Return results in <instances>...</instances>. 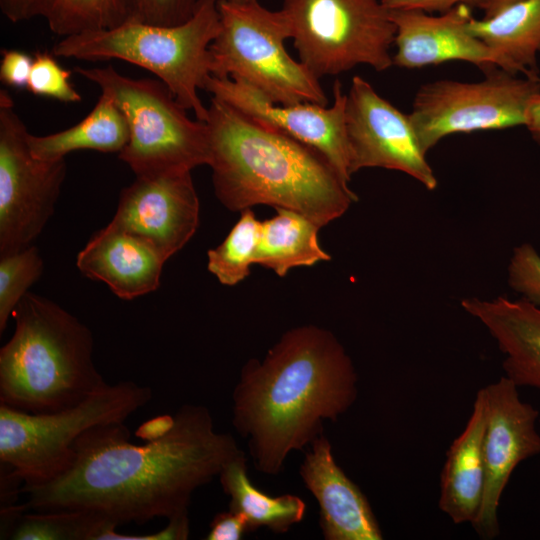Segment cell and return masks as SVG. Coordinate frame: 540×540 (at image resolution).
Masks as SVG:
<instances>
[{
    "label": "cell",
    "mask_w": 540,
    "mask_h": 540,
    "mask_svg": "<svg viewBox=\"0 0 540 540\" xmlns=\"http://www.w3.org/2000/svg\"><path fill=\"white\" fill-rule=\"evenodd\" d=\"M129 440L125 422L89 429L61 475L22 488L25 504L30 510H90L118 525L169 519L188 513L194 491L243 453L232 435L215 430L201 405L180 407L157 439L144 445Z\"/></svg>",
    "instance_id": "1"
},
{
    "label": "cell",
    "mask_w": 540,
    "mask_h": 540,
    "mask_svg": "<svg viewBox=\"0 0 540 540\" xmlns=\"http://www.w3.org/2000/svg\"><path fill=\"white\" fill-rule=\"evenodd\" d=\"M357 380L339 340L313 325L288 330L262 361L250 359L233 391V426L256 469L278 474L291 451L323 433V420L353 405Z\"/></svg>",
    "instance_id": "2"
},
{
    "label": "cell",
    "mask_w": 540,
    "mask_h": 540,
    "mask_svg": "<svg viewBox=\"0 0 540 540\" xmlns=\"http://www.w3.org/2000/svg\"><path fill=\"white\" fill-rule=\"evenodd\" d=\"M205 122L214 192L227 209L269 205L298 212L323 227L358 201L319 151L224 101L211 98Z\"/></svg>",
    "instance_id": "3"
},
{
    "label": "cell",
    "mask_w": 540,
    "mask_h": 540,
    "mask_svg": "<svg viewBox=\"0 0 540 540\" xmlns=\"http://www.w3.org/2000/svg\"><path fill=\"white\" fill-rule=\"evenodd\" d=\"M0 349V403L28 413L73 407L107 383L93 361V335L77 317L26 293Z\"/></svg>",
    "instance_id": "4"
},
{
    "label": "cell",
    "mask_w": 540,
    "mask_h": 540,
    "mask_svg": "<svg viewBox=\"0 0 540 540\" xmlns=\"http://www.w3.org/2000/svg\"><path fill=\"white\" fill-rule=\"evenodd\" d=\"M220 29L218 0H201L194 14L174 26L129 20L105 30L61 38L56 57L84 61L122 60L153 73L197 120L206 121L198 91L205 90L211 73L209 47Z\"/></svg>",
    "instance_id": "5"
},
{
    "label": "cell",
    "mask_w": 540,
    "mask_h": 540,
    "mask_svg": "<svg viewBox=\"0 0 540 540\" xmlns=\"http://www.w3.org/2000/svg\"><path fill=\"white\" fill-rule=\"evenodd\" d=\"M122 111L129 140L118 153L135 176L191 171L209 165L207 123L193 120L159 79H135L106 67H75Z\"/></svg>",
    "instance_id": "6"
},
{
    "label": "cell",
    "mask_w": 540,
    "mask_h": 540,
    "mask_svg": "<svg viewBox=\"0 0 540 540\" xmlns=\"http://www.w3.org/2000/svg\"><path fill=\"white\" fill-rule=\"evenodd\" d=\"M151 397L149 387L121 381L106 384L73 407L49 413H28L0 403V462L12 467L23 487L47 483L69 467L74 446L86 431L125 422Z\"/></svg>",
    "instance_id": "7"
},
{
    "label": "cell",
    "mask_w": 540,
    "mask_h": 540,
    "mask_svg": "<svg viewBox=\"0 0 540 540\" xmlns=\"http://www.w3.org/2000/svg\"><path fill=\"white\" fill-rule=\"evenodd\" d=\"M218 10L220 29L209 47L212 76L242 80L276 104L327 106L319 78L285 49L291 32L281 10L257 0H218Z\"/></svg>",
    "instance_id": "8"
},
{
    "label": "cell",
    "mask_w": 540,
    "mask_h": 540,
    "mask_svg": "<svg viewBox=\"0 0 540 540\" xmlns=\"http://www.w3.org/2000/svg\"><path fill=\"white\" fill-rule=\"evenodd\" d=\"M281 11L300 62L317 78L393 65L396 27L381 0H284Z\"/></svg>",
    "instance_id": "9"
},
{
    "label": "cell",
    "mask_w": 540,
    "mask_h": 540,
    "mask_svg": "<svg viewBox=\"0 0 540 540\" xmlns=\"http://www.w3.org/2000/svg\"><path fill=\"white\" fill-rule=\"evenodd\" d=\"M484 73L477 82L437 80L418 89L409 117L426 154L451 134L525 125L540 75L518 76L495 65Z\"/></svg>",
    "instance_id": "10"
},
{
    "label": "cell",
    "mask_w": 540,
    "mask_h": 540,
    "mask_svg": "<svg viewBox=\"0 0 540 540\" xmlns=\"http://www.w3.org/2000/svg\"><path fill=\"white\" fill-rule=\"evenodd\" d=\"M11 95L0 91V255L30 245L54 213L67 173L65 158L42 160Z\"/></svg>",
    "instance_id": "11"
},
{
    "label": "cell",
    "mask_w": 540,
    "mask_h": 540,
    "mask_svg": "<svg viewBox=\"0 0 540 540\" xmlns=\"http://www.w3.org/2000/svg\"><path fill=\"white\" fill-rule=\"evenodd\" d=\"M345 118L351 175L379 167L403 172L428 190L437 187L409 114L381 97L360 76L352 79L346 94Z\"/></svg>",
    "instance_id": "12"
},
{
    "label": "cell",
    "mask_w": 540,
    "mask_h": 540,
    "mask_svg": "<svg viewBox=\"0 0 540 540\" xmlns=\"http://www.w3.org/2000/svg\"><path fill=\"white\" fill-rule=\"evenodd\" d=\"M518 388L504 375L483 388L486 477L481 509L473 527L485 539L499 535L498 508L513 471L521 462L540 454L539 412L521 399Z\"/></svg>",
    "instance_id": "13"
},
{
    "label": "cell",
    "mask_w": 540,
    "mask_h": 540,
    "mask_svg": "<svg viewBox=\"0 0 540 540\" xmlns=\"http://www.w3.org/2000/svg\"><path fill=\"white\" fill-rule=\"evenodd\" d=\"M205 90L259 124L316 149L346 182H350L346 94L342 92L338 80L334 84V103L331 107L314 103L276 104L235 78L211 76Z\"/></svg>",
    "instance_id": "14"
},
{
    "label": "cell",
    "mask_w": 540,
    "mask_h": 540,
    "mask_svg": "<svg viewBox=\"0 0 540 540\" xmlns=\"http://www.w3.org/2000/svg\"><path fill=\"white\" fill-rule=\"evenodd\" d=\"M109 224L148 241L168 260L198 228L199 199L191 171L137 176L121 191Z\"/></svg>",
    "instance_id": "15"
},
{
    "label": "cell",
    "mask_w": 540,
    "mask_h": 540,
    "mask_svg": "<svg viewBox=\"0 0 540 540\" xmlns=\"http://www.w3.org/2000/svg\"><path fill=\"white\" fill-rule=\"evenodd\" d=\"M388 10L396 27L393 65L417 69L465 61L483 71L495 65L490 49L468 30L473 17L468 5L459 4L439 16L418 9Z\"/></svg>",
    "instance_id": "16"
},
{
    "label": "cell",
    "mask_w": 540,
    "mask_h": 540,
    "mask_svg": "<svg viewBox=\"0 0 540 540\" xmlns=\"http://www.w3.org/2000/svg\"><path fill=\"white\" fill-rule=\"evenodd\" d=\"M299 474L320 507L326 540H382L383 533L361 489L336 463L324 433L312 443Z\"/></svg>",
    "instance_id": "17"
},
{
    "label": "cell",
    "mask_w": 540,
    "mask_h": 540,
    "mask_svg": "<svg viewBox=\"0 0 540 540\" xmlns=\"http://www.w3.org/2000/svg\"><path fill=\"white\" fill-rule=\"evenodd\" d=\"M167 260L148 241L110 224L96 232L78 253L86 277L104 282L123 300L155 291Z\"/></svg>",
    "instance_id": "18"
},
{
    "label": "cell",
    "mask_w": 540,
    "mask_h": 540,
    "mask_svg": "<svg viewBox=\"0 0 540 540\" xmlns=\"http://www.w3.org/2000/svg\"><path fill=\"white\" fill-rule=\"evenodd\" d=\"M462 309L479 321L503 355L504 376L540 390V307L523 298H464Z\"/></svg>",
    "instance_id": "19"
},
{
    "label": "cell",
    "mask_w": 540,
    "mask_h": 540,
    "mask_svg": "<svg viewBox=\"0 0 540 540\" xmlns=\"http://www.w3.org/2000/svg\"><path fill=\"white\" fill-rule=\"evenodd\" d=\"M486 401L483 388L475 397L463 431L450 445L440 476L438 506L455 524L476 521L484 495V431Z\"/></svg>",
    "instance_id": "20"
},
{
    "label": "cell",
    "mask_w": 540,
    "mask_h": 540,
    "mask_svg": "<svg viewBox=\"0 0 540 540\" xmlns=\"http://www.w3.org/2000/svg\"><path fill=\"white\" fill-rule=\"evenodd\" d=\"M468 30L490 49L497 67L517 75H539L540 0H518L490 17H472Z\"/></svg>",
    "instance_id": "21"
},
{
    "label": "cell",
    "mask_w": 540,
    "mask_h": 540,
    "mask_svg": "<svg viewBox=\"0 0 540 540\" xmlns=\"http://www.w3.org/2000/svg\"><path fill=\"white\" fill-rule=\"evenodd\" d=\"M128 140L129 128L122 111L103 93L89 114L74 126L45 136H28L32 154L48 161L78 150L120 153Z\"/></svg>",
    "instance_id": "22"
},
{
    "label": "cell",
    "mask_w": 540,
    "mask_h": 540,
    "mask_svg": "<svg viewBox=\"0 0 540 540\" xmlns=\"http://www.w3.org/2000/svg\"><path fill=\"white\" fill-rule=\"evenodd\" d=\"M275 210L274 217L261 221L254 264L284 277L294 267L312 266L331 259L319 244V225L298 212L284 208Z\"/></svg>",
    "instance_id": "23"
},
{
    "label": "cell",
    "mask_w": 540,
    "mask_h": 540,
    "mask_svg": "<svg viewBox=\"0 0 540 540\" xmlns=\"http://www.w3.org/2000/svg\"><path fill=\"white\" fill-rule=\"evenodd\" d=\"M244 453L228 462L219 474L223 491L230 496L229 509L242 513L249 532L266 527L286 533L305 516V502L293 494L270 496L254 486L247 472Z\"/></svg>",
    "instance_id": "24"
},
{
    "label": "cell",
    "mask_w": 540,
    "mask_h": 540,
    "mask_svg": "<svg viewBox=\"0 0 540 540\" xmlns=\"http://www.w3.org/2000/svg\"><path fill=\"white\" fill-rule=\"evenodd\" d=\"M34 17H43L61 38L129 21L125 0H32L30 19Z\"/></svg>",
    "instance_id": "25"
},
{
    "label": "cell",
    "mask_w": 540,
    "mask_h": 540,
    "mask_svg": "<svg viewBox=\"0 0 540 540\" xmlns=\"http://www.w3.org/2000/svg\"><path fill=\"white\" fill-rule=\"evenodd\" d=\"M29 510L22 513L8 534L12 540H100L119 525L85 509Z\"/></svg>",
    "instance_id": "26"
},
{
    "label": "cell",
    "mask_w": 540,
    "mask_h": 540,
    "mask_svg": "<svg viewBox=\"0 0 540 540\" xmlns=\"http://www.w3.org/2000/svg\"><path fill=\"white\" fill-rule=\"evenodd\" d=\"M261 221L251 208L241 216L224 241L207 252L208 270L226 286H234L250 274L260 237Z\"/></svg>",
    "instance_id": "27"
},
{
    "label": "cell",
    "mask_w": 540,
    "mask_h": 540,
    "mask_svg": "<svg viewBox=\"0 0 540 540\" xmlns=\"http://www.w3.org/2000/svg\"><path fill=\"white\" fill-rule=\"evenodd\" d=\"M38 249L30 245L20 251L0 255V333L28 289L43 273Z\"/></svg>",
    "instance_id": "28"
},
{
    "label": "cell",
    "mask_w": 540,
    "mask_h": 540,
    "mask_svg": "<svg viewBox=\"0 0 540 540\" xmlns=\"http://www.w3.org/2000/svg\"><path fill=\"white\" fill-rule=\"evenodd\" d=\"M71 71L64 69L47 51H37L33 57L26 89L34 95L56 99L64 103L81 101L73 87Z\"/></svg>",
    "instance_id": "29"
},
{
    "label": "cell",
    "mask_w": 540,
    "mask_h": 540,
    "mask_svg": "<svg viewBox=\"0 0 540 540\" xmlns=\"http://www.w3.org/2000/svg\"><path fill=\"white\" fill-rule=\"evenodd\" d=\"M507 272L510 288L540 307V254L535 247L530 243L516 246Z\"/></svg>",
    "instance_id": "30"
},
{
    "label": "cell",
    "mask_w": 540,
    "mask_h": 540,
    "mask_svg": "<svg viewBox=\"0 0 540 540\" xmlns=\"http://www.w3.org/2000/svg\"><path fill=\"white\" fill-rule=\"evenodd\" d=\"M129 20L158 26H174L187 21L201 0H125Z\"/></svg>",
    "instance_id": "31"
},
{
    "label": "cell",
    "mask_w": 540,
    "mask_h": 540,
    "mask_svg": "<svg viewBox=\"0 0 540 540\" xmlns=\"http://www.w3.org/2000/svg\"><path fill=\"white\" fill-rule=\"evenodd\" d=\"M188 513L167 519V525L161 530L148 534H123L116 528L106 530L100 540H185L189 537Z\"/></svg>",
    "instance_id": "32"
},
{
    "label": "cell",
    "mask_w": 540,
    "mask_h": 540,
    "mask_svg": "<svg viewBox=\"0 0 540 540\" xmlns=\"http://www.w3.org/2000/svg\"><path fill=\"white\" fill-rule=\"evenodd\" d=\"M1 54V82L14 88H26L33 58L23 51L14 49H4Z\"/></svg>",
    "instance_id": "33"
},
{
    "label": "cell",
    "mask_w": 540,
    "mask_h": 540,
    "mask_svg": "<svg viewBox=\"0 0 540 540\" xmlns=\"http://www.w3.org/2000/svg\"><path fill=\"white\" fill-rule=\"evenodd\" d=\"M246 532H249L246 517L240 512L229 509L214 516L205 539L239 540Z\"/></svg>",
    "instance_id": "34"
},
{
    "label": "cell",
    "mask_w": 540,
    "mask_h": 540,
    "mask_svg": "<svg viewBox=\"0 0 540 540\" xmlns=\"http://www.w3.org/2000/svg\"><path fill=\"white\" fill-rule=\"evenodd\" d=\"M387 9H418L427 13H444L459 4L483 9L487 0H381Z\"/></svg>",
    "instance_id": "35"
},
{
    "label": "cell",
    "mask_w": 540,
    "mask_h": 540,
    "mask_svg": "<svg viewBox=\"0 0 540 540\" xmlns=\"http://www.w3.org/2000/svg\"><path fill=\"white\" fill-rule=\"evenodd\" d=\"M174 424V415H161L145 422L137 430V435L147 441L157 439L164 435Z\"/></svg>",
    "instance_id": "36"
},
{
    "label": "cell",
    "mask_w": 540,
    "mask_h": 540,
    "mask_svg": "<svg viewBox=\"0 0 540 540\" xmlns=\"http://www.w3.org/2000/svg\"><path fill=\"white\" fill-rule=\"evenodd\" d=\"M32 0H0L2 14L11 22L18 23L30 20Z\"/></svg>",
    "instance_id": "37"
},
{
    "label": "cell",
    "mask_w": 540,
    "mask_h": 540,
    "mask_svg": "<svg viewBox=\"0 0 540 540\" xmlns=\"http://www.w3.org/2000/svg\"><path fill=\"white\" fill-rule=\"evenodd\" d=\"M524 126L528 129L533 140L540 146V94L531 99Z\"/></svg>",
    "instance_id": "38"
},
{
    "label": "cell",
    "mask_w": 540,
    "mask_h": 540,
    "mask_svg": "<svg viewBox=\"0 0 540 540\" xmlns=\"http://www.w3.org/2000/svg\"><path fill=\"white\" fill-rule=\"evenodd\" d=\"M516 1L518 0H487L486 4L482 9L484 11V17H490L505 6Z\"/></svg>",
    "instance_id": "39"
},
{
    "label": "cell",
    "mask_w": 540,
    "mask_h": 540,
    "mask_svg": "<svg viewBox=\"0 0 540 540\" xmlns=\"http://www.w3.org/2000/svg\"><path fill=\"white\" fill-rule=\"evenodd\" d=\"M227 1L235 2V3H244V2H251V1H255V0H227Z\"/></svg>",
    "instance_id": "40"
}]
</instances>
